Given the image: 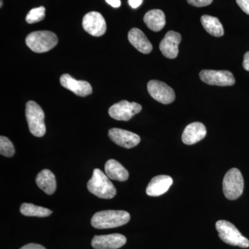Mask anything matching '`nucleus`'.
<instances>
[{"label": "nucleus", "mask_w": 249, "mask_h": 249, "mask_svg": "<svg viewBox=\"0 0 249 249\" xmlns=\"http://www.w3.org/2000/svg\"><path fill=\"white\" fill-rule=\"evenodd\" d=\"M130 214L124 211H103L96 213L91 218V224L98 229H113L128 223Z\"/></svg>", "instance_id": "obj_1"}, {"label": "nucleus", "mask_w": 249, "mask_h": 249, "mask_svg": "<svg viewBox=\"0 0 249 249\" xmlns=\"http://www.w3.org/2000/svg\"><path fill=\"white\" fill-rule=\"evenodd\" d=\"M109 178L102 170L96 168L93 170L91 179L88 181V190L101 199H112L116 196V190Z\"/></svg>", "instance_id": "obj_2"}, {"label": "nucleus", "mask_w": 249, "mask_h": 249, "mask_svg": "<svg viewBox=\"0 0 249 249\" xmlns=\"http://www.w3.org/2000/svg\"><path fill=\"white\" fill-rule=\"evenodd\" d=\"M58 42L57 36L52 31H38L26 37L27 47L36 53H45L54 48Z\"/></svg>", "instance_id": "obj_3"}, {"label": "nucleus", "mask_w": 249, "mask_h": 249, "mask_svg": "<svg viewBox=\"0 0 249 249\" xmlns=\"http://www.w3.org/2000/svg\"><path fill=\"white\" fill-rule=\"evenodd\" d=\"M215 227L219 238L228 245L241 248L249 247L248 239L244 237L232 223L226 220H219L216 222Z\"/></svg>", "instance_id": "obj_4"}, {"label": "nucleus", "mask_w": 249, "mask_h": 249, "mask_svg": "<svg viewBox=\"0 0 249 249\" xmlns=\"http://www.w3.org/2000/svg\"><path fill=\"white\" fill-rule=\"evenodd\" d=\"M26 117L31 133L35 137H43L46 133L45 113L40 106L29 101L26 105Z\"/></svg>", "instance_id": "obj_5"}, {"label": "nucleus", "mask_w": 249, "mask_h": 249, "mask_svg": "<svg viewBox=\"0 0 249 249\" xmlns=\"http://www.w3.org/2000/svg\"><path fill=\"white\" fill-rule=\"evenodd\" d=\"M244 191V178L237 168L229 170L223 180V192L229 200H235L242 196Z\"/></svg>", "instance_id": "obj_6"}, {"label": "nucleus", "mask_w": 249, "mask_h": 249, "mask_svg": "<svg viewBox=\"0 0 249 249\" xmlns=\"http://www.w3.org/2000/svg\"><path fill=\"white\" fill-rule=\"evenodd\" d=\"M142 110V106L138 103L121 101L109 108V114L115 120L128 121Z\"/></svg>", "instance_id": "obj_7"}, {"label": "nucleus", "mask_w": 249, "mask_h": 249, "mask_svg": "<svg viewBox=\"0 0 249 249\" xmlns=\"http://www.w3.org/2000/svg\"><path fill=\"white\" fill-rule=\"evenodd\" d=\"M147 88L150 96L162 104H170L176 98L174 90L168 85L160 80H150L147 83Z\"/></svg>", "instance_id": "obj_8"}, {"label": "nucleus", "mask_w": 249, "mask_h": 249, "mask_svg": "<svg viewBox=\"0 0 249 249\" xmlns=\"http://www.w3.org/2000/svg\"><path fill=\"white\" fill-rule=\"evenodd\" d=\"M200 79L204 83L210 85L217 86H231L235 83V77L231 72L222 70H204L199 73Z\"/></svg>", "instance_id": "obj_9"}, {"label": "nucleus", "mask_w": 249, "mask_h": 249, "mask_svg": "<svg viewBox=\"0 0 249 249\" xmlns=\"http://www.w3.org/2000/svg\"><path fill=\"white\" fill-rule=\"evenodd\" d=\"M83 27L86 32L95 37L104 35L107 30L104 18L100 13L96 11L85 15L83 19Z\"/></svg>", "instance_id": "obj_10"}, {"label": "nucleus", "mask_w": 249, "mask_h": 249, "mask_svg": "<svg viewBox=\"0 0 249 249\" xmlns=\"http://www.w3.org/2000/svg\"><path fill=\"white\" fill-rule=\"evenodd\" d=\"M109 137L116 145L124 148L130 149L137 146L141 142V138L137 134L119 128H112L109 130Z\"/></svg>", "instance_id": "obj_11"}, {"label": "nucleus", "mask_w": 249, "mask_h": 249, "mask_svg": "<svg viewBox=\"0 0 249 249\" xmlns=\"http://www.w3.org/2000/svg\"><path fill=\"white\" fill-rule=\"evenodd\" d=\"M127 239L121 234L95 235L91 241V246L95 249H118L124 246Z\"/></svg>", "instance_id": "obj_12"}, {"label": "nucleus", "mask_w": 249, "mask_h": 249, "mask_svg": "<svg viewBox=\"0 0 249 249\" xmlns=\"http://www.w3.org/2000/svg\"><path fill=\"white\" fill-rule=\"evenodd\" d=\"M60 82L64 88L70 90L77 96L85 97L92 93V88L88 82L77 80L67 73L62 75Z\"/></svg>", "instance_id": "obj_13"}, {"label": "nucleus", "mask_w": 249, "mask_h": 249, "mask_svg": "<svg viewBox=\"0 0 249 249\" xmlns=\"http://www.w3.org/2000/svg\"><path fill=\"white\" fill-rule=\"evenodd\" d=\"M181 41V36L178 32L170 31L161 40L160 49L162 54L167 58H177L178 53V45Z\"/></svg>", "instance_id": "obj_14"}, {"label": "nucleus", "mask_w": 249, "mask_h": 249, "mask_svg": "<svg viewBox=\"0 0 249 249\" xmlns=\"http://www.w3.org/2000/svg\"><path fill=\"white\" fill-rule=\"evenodd\" d=\"M206 135V128L204 124L199 122L192 123L183 130L182 142L186 145H193L200 142Z\"/></svg>", "instance_id": "obj_15"}, {"label": "nucleus", "mask_w": 249, "mask_h": 249, "mask_svg": "<svg viewBox=\"0 0 249 249\" xmlns=\"http://www.w3.org/2000/svg\"><path fill=\"white\" fill-rule=\"evenodd\" d=\"M173 178L168 175H158L152 178L147 186V196H158L164 194L173 184Z\"/></svg>", "instance_id": "obj_16"}, {"label": "nucleus", "mask_w": 249, "mask_h": 249, "mask_svg": "<svg viewBox=\"0 0 249 249\" xmlns=\"http://www.w3.org/2000/svg\"><path fill=\"white\" fill-rule=\"evenodd\" d=\"M128 40L131 45L141 53L148 54L152 51L151 42L142 30L133 28L128 33Z\"/></svg>", "instance_id": "obj_17"}, {"label": "nucleus", "mask_w": 249, "mask_h": 249, "mask_svg": "<svg viewBox=\"0 0 249 249\" xmlns=\"http://www.w3.org/2000/svg\"><path fill=\"white\" fill-rule=\"evenodd\" d=\"M36 181L37 186L49 196L53 194L56 190L55 175L49 170L45 169L40 172L36 177Z\"/></svg>", "instance_id": "obj_18"}, {"label": "nucleus", "mask_w": 249, "mask_h": 249, "mask_svg": "<svg viewBox=\"0 0 249 249\" xmlns=\"http://www.w3.org/2000/svg\"><path fill=\"white\" fill-rule=\"evenodd\" d=\"M105 172L108 178L116 181H125L129 178L128 171L114 160H109L106 162Z\"/></svg>", "instance_id": "obj_19"}, {"label": "nucleus", "mask_w": 249, "mask_h": 249, "mask_svg": "<svg viewBox=\"0 0 249 249\" xmlns=\"http://www.w3.org/2000/svg\"><path fill=\"white\" fill-rule=\"evenodd\" d=\"M143 21L150 30L158 32L165 25L164 13L160 9L151 10L145 14Z\"/></svg>", "instance_id": "obj_20"}, {"label": "nucleus", "mask_w": 249, "mask_h": 249, "mask_svg": "<svg viewBox=\"0 0 249 249\" xmlns=\"http://www.w3.org/2000/svg\"><path fill=\"white\" fill-rule=\"evenodd\" d=\"M201 22L205 30L211 35L217 37L224 36V28L217 18L205 15L201 16Z\"/></svg>", "instance_id": "obj_21"}, {"label": "nucleus", "mask_w": 249, "mask_h": 249, "mask_svg": "<svg viewBox=\"0 0 249 249\" xmlns=\"http://www.w3.org/2000/svg\"><path fill=\"white\" fill-rule=\"evenodd\" d=\"M20 213L23 215L28 217H46L50 215L52 213V211L41 206L24 203L21 206Z\"/></svg>", "instance_id": "obj_22"}, {"label": "nucleus", "mask_w": 249, "mask_h": 249, "mask_svg": "<svg viewBox=\"0 0 249 249\" xmlns=\"http://www.w3.org/2000/svg\"><path fill=\"white\" fill-rule=\"evenodd\" d=\"M45 17V8L44 6H40L38 8H34L29 11L26 17V21L29 24H34L43 20Z\"/></svg>", "instance_id": "obj_23"}, {"label": "nucleus", "mask_w": 249, "mask_h": 249, "mask_svg": "<svg viewBox=\"0 0 249 249\" xmlns=\"http://www.w3.org/2000/svg\"><path fill=\"white\" fill-rule=\"evenodd\" d=\"M0 153L6 157H12L15 154V148L12 142L6 137H0Z\"/></svg>", "instance_id": "obj_24"}, {"label": "nucleus", "mask_w": 249, "mask_h": 249, "mask_svg": "<svg viewBox=\"0 0 249 249\" xmlns=\"http://www.w3.org/2000/svg\"><path fill=\"white\" fill-rule=\"evenodd\" d=\"M213 0H187L188 4L196 7H203V6H209L213 2Z\"/></svg>", "instance_id": "obj_25"}, {"label": "nucleus", "mask_w": 249, "mask_h": 249, "mask_svg": "<svg viewBox=\"0 0 249 249\" xmlns=\"http://www.w3.org/2000/svg\"><path fill=\"white\" fill-rule=\"evenodd\" d=\"M236 2L244 12L249 15V0H236Z\"/></svg>", "instance_id": "obj_26"}, {"label": "nucleus", "mask_w": 249, "mask_h": 249, "mask_svg": "<svg viewBox=\"0 0 249 249\" xmlns=\"http://www.w3.org/2000/svg\"><path fill=\"white\" fill-rule=\"evenodd\" d=\"M19 249H46L43 246L37 245V244H28Z\"/></svg>", "instance_id": "obj_27"}, {"label": "nucleus", "mask_w": 249, "mask_h": 249, "mask_svg": "<svg viewBox=\"0 0 249 249\" xmlns=\"http://www.w3.org/2000/svg\"><path fill=\"white\" fill-rule=\"evenodd\" d=\"M128 3L132 9H137L142 5V0H128Z\"/></svg>", "instance_id": "obj_28"}, {"label": "nucleus", "mask_w": 249, "mask_h": 249, "mask_svg": "<svg viewBox=\"0 0 249 249\" xmlns=\"http://www.w3.org/2000/svg\"><path fill=\"white\" fill-rule=\"evenodd\" d=\"M243 67L245 70L249 71V52H247L244 55Z\"/></svg>", "instance_id": "obj_29"}, {"label": "nucleus", "mask_w": 249, "mask_h": 249, "mask_svg": "<svg viewBox=\"0 0 249 249\" xmlns=\"http://www.w3.org/2000/svg\"><path fill=\"white\" fill-rule=\"evenodd\" d=\"M106 1L107 4L110 5L112 7L119 8L121 6V0H106Z\"/></svg>", "instance_id": "obj_30"}, {"label": "nucleus", "mask_w": 249, "mask_h": 249, "mask_svg": "<svg viewBox=\"0 0 249 249\" xmlns=\"http://www.w3.org/2000/svg\"><path fill=\"white\" fill-rule=\"evenodd\" d=\"M3 1L2 0H0V7H2Z\"/></svg>", "instance_id": "obj_31"}]
</instances>
